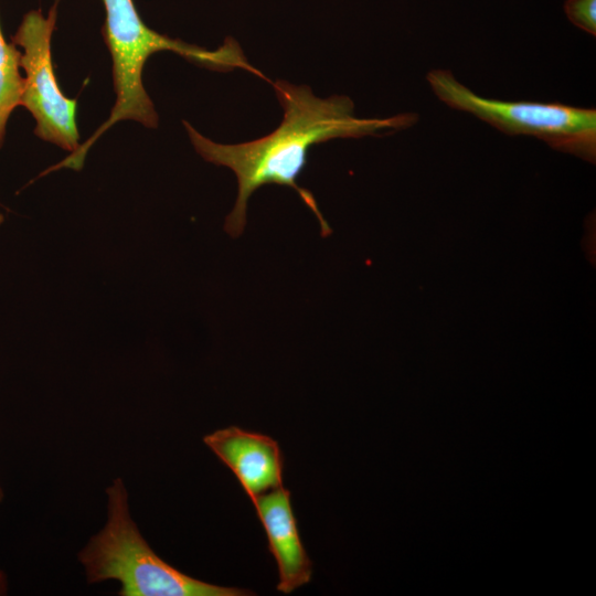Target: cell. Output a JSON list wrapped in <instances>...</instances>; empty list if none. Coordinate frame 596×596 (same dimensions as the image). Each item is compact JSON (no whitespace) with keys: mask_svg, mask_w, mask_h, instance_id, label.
Here are the masks:
<instances>
[{"mask_svg":"<svg viewBox=\"0 0 596 596\" xmlns=\"http://www.w3.org/2000/svg\"><path fill=\"white\" fill-rule=\"evenodd\" d=\"M284 109L280 125L269 135L252 141L217 143L193 128L183 125L195 151L207 162L230 168L237 179V198L227 215L224 228L238 237L246 226L247 203L260 187L277 184L295 190L316 215L321 236L332 233L312 193L297 183L308 161L309 149L337 138L379 136L382 131L404 129L416 123L412 113L389 118H358L351 98L333 95L317 97L309 86L286 81L272 83Z\"/></svg>","mask_w":596,"mask_h":596,"instance_id":"obj_1","label":"cell"},{"mask_svg":"<svg viewBox=\"0 0 596 596\" xmlns=\"http://www.w3.org/2000/svg\"><path fill=\"white\" fill-rule=\"evenodd\" d=\"M102 1L106 12L102 34L113 61L115 105L110 116L97 131L54 169H81L87 149L117 121L130 119L148 128L158 126L155 106L142 85L143 66L153 53L171 51L211 70L231 71L240 67L267 79L247 62L238 43L233 39L226 40L217 50H205L148 28L132 0Z\"/></svg>","mask_w":596,"mask_h":596,"instance_id":"obj_2","label":"cell"},{"mask_svg":"<svg viewBox=\"0 0 596 596\" xmlns=\"http://www.w3.org/2000/svg\"><path fill=\"white\" fill-rule=\"evenodd\" d=\"M104 528L79 551L87 583L114 579L120 596H248L244 588L225 587L193 578L160 558L141 535L129 510L121 478L106 489Z\"/></svg>","mask_w":596,"mask_h":596,"instance_id":"obj_3","label":"cell"},{"mask_svg":"<svg viewBox=\"0 0 596 596\" xmlns=\"http://www.w3.org/2000/svg\"><path fill=\"white\" fill-rule=\"evenodd\" d=\"M426 79L434 94L454 109L469 113L507 135L533 136L554 149L595 161L594 108L481 97L447 70H433L427 73Z\"/></svg>","mask_w":596,"mask_h":596,"instance_id":"obj_4","label":"cell"},{"mask_svg":"<svg viewBox=\"0 0 596 596\" xmlns=\"http://www.w3.org/2000/svg\"><path fill=\"white\" fill-rule=\"evenodd\" d=\"M56 23V4L47 17L41 10L28 12L15 34L14 44L22 47L20 67L25 76L20 106L36 121L34 134L71 153L79 147L76 124V99L67 98L58 87L53 71L51 38Z\"/></svg>","mask_w":596,"mask_h":596,"instance_id":"obj_5","label":"cell"},{"mask_svg":"<svg viewBox=\"0 0 596 596\" xmlns=\"http://www.w3.org/2000/svg\"><path fill=\"white\" fill-rule=\"evenodd\" d=\"M203 441L233 471L252 501L283 486V455L272 437L230 426Z\"/></svg>","mask_w":596,"mask_h":596,"instance_id":"obj_6","label":"cell"},{"mask_svg":"<svg viewBox=\"0 0 596 596\" xmlns=\"http://www.w3.org/2000/svg\"><path fill=\"white\" fill-rule=\"evenodd\" d=\"M252 502L278 566L277 590L290 594L309 583L312 575V563L301 542L291 508L290 491L281 486Z\"/></svg>","mask_w":596,"mask_h":596,"instance_id":"obj_7","label":"cell"},{"mask_svg":"<svg viewBox=\"0 0 596 596\" xmlns=\"http://www.w3.org/2000/svg\"><path fill=\"white\" fill-rule=\"evenodd\" d=\"M20 52L6 42L0 28V147L4 139L7 121L20 106L23 77L19 72ZM3 216L0 214V223Z\"/></svg>","mask_w":596,"mask_h":596,"instance_id":"obj_8","label":"cell"},{"mask_svg":"<svg viewBox=\"0 0 596 596\" xmlns=\"http://www.w3.org/2000/svg\"><path fill=\"white\" fill-rule=\"evenodd\" d=\"M564 12L578 29L596 34V0H566Z\"/></svg>","mask_w":596,"mask_h":596,"instance_id":"obj_9","label":"cell"},{"mask_svg":"<svg viewBox=\"0 0 596 596\" xmlns=\"http://www.w3.org/2000/svg\"><path fill=\"white\" fill-rule=\"evenodd\" d=\"M8 592V579L4 572L0 568V595H6Z\"/></svg>","mask_w":596,"mask_h":596,"instance_id":"obj_10","label":"cell"},{"mask_svg":"<svg viewBox=\"0 0 596 596\" xmlns=\"http://www.w3.org/2000/svg\"><path fill=\"white\" fill-rule=\"evenodd\" d=\"M3 497H4V493H3V490H2V488L0 486V503L3 500Z\"/></svg>","mask_w":596,"mask_h":596,"instance_id":"obj_11","label":"cell"}]
</instances>
